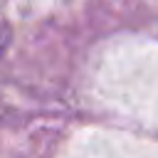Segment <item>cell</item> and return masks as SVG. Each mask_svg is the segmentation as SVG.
<instances>
[{"label": "cell", "instance_id": "6da1fadb", "mask_svg": "<svg viewBox=\"0 0 158 158\" xmlns=\"http://www.w3.org/2000/svg\"><path fill=\"white\" fill-rule=\"evenodd\" d=\"M7 44H10V27L0 20V54L7 49Z\"/></svg>", "mask_w": 158, "mask_h": 158}]
</instances>
